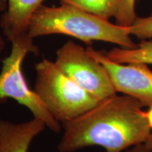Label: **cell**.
<instances>
[{"mask_svg": "<svg viewBox=\"0 0 152 152\" xmlns=\"http://www.w3.org/2000/svg\"><path fill=\"white\" fill-rule=\"evenodd\" d=\"M144 106L128 95H114L71 121L63 123L59 152L99 146L105 152H123L145 144L152 134Z\"/></svg>", "mask_w": 152, "mask_h": 152, "instance_id": "6da1fadb", "label": "cell"}, {"mask_svg": "<svg viewBox=\"0 0 152 152\" xmlns=\"http://www.w3.org/2000/svg\"><path fill=\"white\" fill-rule=\"evenodd\" d=\"M54 34L71 36L87 45L94 41H102L121 48L134 49L137 46L128 27L113 24L108 19L71 6L49 7L42 4L32 16L28 35L35 38Z\"/></svg>", "mask_w": 152, "mask_h": 152, "instance_id": "7a4b0ae2", "label": "cell"}, {"mask_svg": "<svg viewBox=\"0 0 152 152\" xmlns=\"http://www.w3.org/2000/svg\"><path fill=\"white\" fill-rule=\"evenodd\" d=\"M34 91L48 111L62 123L71 121L99 103L57 66L43 58L35 64Z\"/></svg>", "mask_w": 152, "mask_h": 152, "instance_id": "3957f363", "label": "cell"}, {"mask_svg": "<svg viewBox=\"0 0 152 152\" xmlns=\"http://www.w3.org/2000/svg\"><path fill=\"white\" fill-rule=\"evenodd\" d=\"M11 42L10 54L2 61L0 73V103L13 99L40 119L55 133L61 130L60 122L54 118L34 90H30L22 71V63L28 53L38 54L39 49L33 38L27 34L14 39Z\"/></svg>", "mask_w": 152, "mask_h": 152, "instance_id": "277c9868", "label": "cell"}, {"mask_svg": "<svg viewBox=\"0 0 152 152\" xmlns=\"http://www.w3.org/2000/svg\"><path fill=\"white\" fill-rule=\"evenodd\" d=\"M56 55L57 66L99 102L117 94L106 68L87 49L69 40Z\"/></svg>", "mask_w": 152, "mask_h": 152, "instance_id": "5b68a950", "label": "cell"}, {"mask_svg": "<svg viewBox=\"0 0 152 152\" xmlns=\"http://www.w3.org/2000/svg\"><path fill=\"white\" fill-rule=\"evenodd\" d=\"M87 50L104 66L117 92L136 99L144 107L152 106V71L148 64H119L92 47H88Z\"/></svg>", "mask_w": 152, "mask_h": 152, "instance_id": "8992f818", "label": "cell"}, {"mask_svg": "<svg viewBox=\"0 0 152 152\" xmlns=\"http://www.w3.org/2000/svg\"><path fill=\"white\" fill-rule=\"evenodd\" d=\"M40 119L14 123L0 120V152H28L33 140L46 128Z\"/></svg>", "mask_w": 152, "mask_h": 152, "instance_id": "52a82bcc", "label": "cell"}, {"mask_svg": "<svg viewBox=\"0 0 152 152\" xmlns=\"http://www.w3.org/2000/svg\"><path fill=\"white\" fill-rule=\"evenodd\" d=\"M43 1L7 0V8L0 19V28L9 41L28 34L32 16Z\"/></svg>", "mask_w": 152, "mask_h": 152, "instance_id": "ba28073f", "label": "cell"}, {"mask_svg": "<svg viewBox=\"0 0 152 152\" xmlns=\"http://www.w3.org/2000/svg\"><path fill=\"white\" fill-rule=\"evenodd\" d=\"M105 53L110 60L119 64L144 63L152 64V41L141 40L134 49L114 47Z\"/></svg>", "mask_w": 152, "mask_h": 152, "instance_id": "9c48e42d", "label": "cell"}, {"mask_svg": "<svg viewBox=\"0 0 152 152\" xmlns=\"http://www.w3.org/2000/svg\"><path fill=\"white\" fill-rule=\"evenodd\" d=\"M61 4L68 5L109 19L115 18L118 12L121 0H59Z\"/></svg>", "mask_w": 152, "mask_h": 152, "instance_id": "30bf717a", "label": "cell"}, {"mask_svg": "<svg viewBox=\"0 0 152 152\" xmlns=\"http://www.w3.org/2000/svg\"><path fill=\"white\" fill-rule=\"evenodd\" d=\"M136 0H121L118 12L115 17V23L129 28L137 16L135 13Z\"/></svg>", "mask_w": 152, "mask_h": 152, "instance_id": "8fae6325", "label": "cell"}, {"mask_svg": "<svg viewBox=\"0 0 152 152\" xmlns=\"http://www.w3.org/2000/svg\"><path fill=\"white\" fill-rule=\"evenodd\" d=\"M129 30L131 35L141 40L152 39V16H137L129 27Z\"/></svg>", "mask_w": 152, "mask_h": 152, "instance_id": "7c38bea8", "label": "cell"}, {"mask_svg": "<svg viewBox=\"0 0 152 152\" xmlns=\"http://www.w3.org/2000/svg\"><path fill=\"white\" fill-rule=\"evenodd\" d=\"M123 152H152V149L146 144H141L129 148Z\"/></svg>", "mask_w": 152, "mask_h": 152, "instance_id": "4fadbf2b", "label": "cell"}, {"mask_svg": "<svg viewBox=\"0 0 152 152\" xmlns=\"http://www.w3.org/2000/svg\"><path fill=\"white\" fill-rule=\"evenodd\" d=\"M146 116H147L148 123L152 131V106L149 107V109L146 111Z\"/></svg>", "mask_w": 152, "mask_h": 152, "instance_id": "5bb4252c", "label": "cell"}, {"mask_svg": "<svg viewBox=\"0 0 152 152\" xmlns=\"http://www.w3.org/2000/svg\"><path fill=\"white\" fill-rule=\"evenodd\" d=\"M7 8V0H0V11L4 12Z\"/></svg>", "mask_w": 152, "mask_h": 152, "instance_id": "9a60e30c", "label": "cell"}, {"mask_svg": "<svg viewBox=\"0 0 152 152\" xmlns=\"http://www.w3.org/2000/svg\"><path fill=\"white\" fill-rule=\"evenodd\" d=\"M5 48V41L2 36L0 35V56Z\"/></svg>", "mask_w": 152, "mask_h": 152, "instance_id": "2e32d148", "label": "cell"}, {"mask_svg": "<svg viewBox=\"0 0 152 152\" xmlns=\"http://www.w3.org/2000/svg\"><path fill=\"white\" fill-rule=\"evenodd\" d=\"M145 144H147V145L149 146V147L150 148H151V149H152V134H151V137H150L149 140H148V142H146Z\"/></svg>", "mask_w": 152, "mask_h": 152, "instance_id": "e0dca14e", "label": "cell"}]
</instances>
